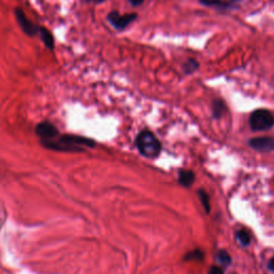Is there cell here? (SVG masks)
I'll return each instance as SVG.
<instances>
[{"mask_svg":"<svg viewBox=\"0 0 274 274\" xmlns=\"http://www.w3.org/2000/svg\"><path fill=\"white\" fill-rule=\"evenodd\" d=\"M36 134L45 148L61 152H82L96 146L92 140L86 137L61 134L50 122H41L36 127Z\"/></svg>","mask_w":274,"mask_h":274,"instance_id":"6da1fadb","label":"cell"},{"mask_svg":"<svg viewBox=\"0 0 274 274\" xmlns=\"http://www.w3.org/2000/svg\"><path fill=\"white\" fill-rule=\"evenodd\" d=\"M137 149L142 156L148 159H156L160 156L162 146L157 136L150 131H143L136 137Z\"/></svg>","mask_w":274,"mask_h":274,"instance_id":"7a4b0ae2","label":"cell"},{"mask_svg":"<svg viewBox=\"0 0 274 274\" xmlns=\"http://www.w3.org/2000/svg\"><path fill=\"white\" fill-rule=\"evenodd\" d=\"M274 125V116L268 109H257L250 116V126L255 132L268 131Z\"/></svg>","mask_w":274,"mask_h":274,"instance_id":"3957f363","label":"cell"},{"mask_svg":"<svg viewBox=\"0 0 274 274\" xmlns=\"http://www.w3.org/2000/svg\"><path fill=\"white\" fill-rule=\"evenodd\" d=\"M136 17H137L136 13H128V14L121 15L117 11H111L107 15V20L111 25H113L114 28L121 30L126 28L128 25H130L132 22H134L136 20Z\"/></svg>","mask_w":274,"mask_h":274,"instance_id":"277c9868","label":"cell"},{"mask_svg":"<svg viewBox=\"0 0 274 274\" xmlns=\"http://www.w3.org/2000/svg\"><path fill=\"white\" fill-rule=\"evenodd\" d=\"M15 17H16V21L19 22L21 28L26 34H27V36L29 37L37 36L39 32V28L32 22L29 21V19L25 15L22 9L20 8L15 9Z\"/></svg>","mask_w":274,"mask_h":274,"instance_id":"5b68a950","label":"cell"},{"mask_svg":"<svg viewBox=\"0 0 274 274\" xmlns=\"http://www.w3.org/2000/svg\"><path fill=\"white\" fill-rule=\"evenodd\" d=\"M250 146L257 150L261 152H270L274 150V139L269 136H262V137H255V139L250 140Z\"/></svg>","mask_w":274,"mask_h":274,"instance_id":"8992f818","label":"cell"},{"mask_svg":"<svg viewBox=\"0 0 274 274\" xmlns=\"http://www.w3.org/2000/svg\"><path fill=\"white\" fill-rule=\"evenodd\" d=\"M240 0H231V2H224V0H199V3L206 7H212L219 10H227V9L235 8V4Z\"/></svg>","mask_w":274,"mask_h":274,"instance_id":"52a82bcc","label":"cell"},{"mask_svg":"<svg viewBox=\"0 0 274 274\" xmlns=\"http://www.w3.org/2000/svg\"><path fill=\"white\" fill-rule=\"evenodd\" d=\"M178 181L182 186L190 187L195 181V174L192 170H180L178 175Z\"/></svg>","mask_w":274,"mask_h":274,"instance_id":"ba28073f","label":"cell"},{"mask_svg":"<svg viewBox=\"0 0 274 274\" xmlns=\"http://www.w3.org/2000/svg\"><path fill=\"white\" fill-rule=\"evenodd\" d=\"M39 32L41 34V38H42V41L43 43H44L45 46L49 49V50H53L55 48V40H54V37L53 34L50 33V31L44 27H41L39 28Z\"/></svg>","mask_w":274,"mask_h":274,"instance_id":"9c48e42d","label":"cell"},{"mask_svg":"<svg viewBox=\"0 0 274 274\" xmlns=\"http://www.w3.org/2000/svg\"><path fill=\"white\" fill-rule=\"evenodd\" d=\"M226 104L223 100L217 99L212 102V115L214 118H221L223 115L226 113Z\"/></svg>","mask_w":274,"mask_h":274,"instance_id":"30bf717a","label":"cell"},{"mask_svg":"<svg viewBox=\"0 0 274 274\" xmlns=\"http://www.w3.org/2000/svg\"><path fill=\"white\" fill-rule=\"evenodd\" d=\"M198 66H199V63L197 62L195 59L190 58L184 62L182 68H183V72L185 74H192L197 70V68H198Z\"/></svg>","mask_w":274,"mask_h":274,"instance_id":"8fae6325","label":"cell"},{"mask_svg":"<svg viewBox=\"0 0 274 274\" xmlns=\"http://www.w3.org/2000/svg\"><path fill=\"white\" fill-rule=\"evenodd\" d=\"M217 261L219 262V264L223 265V267H227L231 262V257L226 251L221 250L217 254Z\"/></svg>","mask_w":274,"mask_h":274,"instance_id":"7c38bea8","label":"cell"},{"mask_svg":"<svg viewBox=\"0 0 274 274\" xmlns=\"http://www.w3.org/2000/svg\"><path fill=\"white\" fill-rule=\"evenodd\" d=\"M237 239L239 240L240 242H241L242 245H248L251 242V236L248 234V231L245 229H241L237 231Z\"/></svg>","mask_w":274,"mask_h":274,"instance_id":"4fadbf2b","label":"cell"},{"mask_svg":"<svg viewBox=\"0 0 274 274\" xmlns=\"http://www.w3.org/2000/svg\"><path fill=\"white\" fill-rule=\"evenodd\" d=\"M197 194H198V197H199V199H200V202L202 204V207L204 208L206 212L209 213L210 212V201H209V196L208 194L206 193L203 190H198L197 191Z\"/></svg>","mask_w":274,"mask_h":274,"instance_id":"5bb4252c","label":"cell"},{"mask_svg":"<svg viewBox=\"0 0 274 274\" xmlns=\"http://www.w3.org/2000/svg\"><path fill=\"white\" fill-rule=\"evenodd\" d=\"M184 260H186V261H192V260L202 261L203 260V253L200 250L191 251L184 256Z\"/></svg>","mask_w":274,"mask_h":274,"instance_id":"9a60e30c","label":"cell"},{"mask_svg":"<svg viewBox=\"0 0 274 274\" xmlns=\"http://www.w3.org/2000/svg\"><path fill=\"white\" fill-rule=\"evenodd\" d=\"M209 274H224V270L219 265H212L209 270Z\"/></svg>","mask_w":274,"mask_h":274,"instance_id":"2e32d148","label":"cell"},{"mask_svg":"<svg viewBox=\"0 0 274 274\" xmlns=\"http://www.w3.org/2000/svg\"><path fill=\"white\" fill-rule=\"evenodd\" d=\"M128 2H130V4L133 7H139V6L143 5V3L145 2V0H128Z\"/></svg>","mask_w":274,"mask_h":274,"instance_id":"e0dca14e","label":"cell"},{"mask_svg":"<svg viewBox=\"0 0 274 274\" xmlns=\"http://www.w3.org/2000/svg\"><path fill=\"white\" fill-rule=\"evenodd\" d=\"M268 268H269V270H271V271L274 272V257L269 260V262H268Z\"/></svg>","mask_w":274,"mask_h":274,"instance_id":"ac0fdd59","label":"cell"},{"mask_svg":"<svg viewBox=\"0 0 274 274\" xmlns=\"http://www.w3.org/2000/svg\"><path fill=\"white\" fill-rule=\"evenodd\" d=\"M88 2H91L94 4H102V3H104L105 0H88Z\"/></svg>","mask_w":274,"mask_h":274,"instance_id":"d6986e66","label":"cell"},{"mask_svg":"<svg viewBox=\"0 0 274 274\" xmlns=\"http://www.w3.org/2000/svg\"><path fill=\"white\" fill-rule=\"evenodd\" d=\"M273 2H274V0H273Z\"/></svg>","mask_w":274,"mask_h":274,"instance_id":"ffe728a7","label":"cell"}]
</instances>
